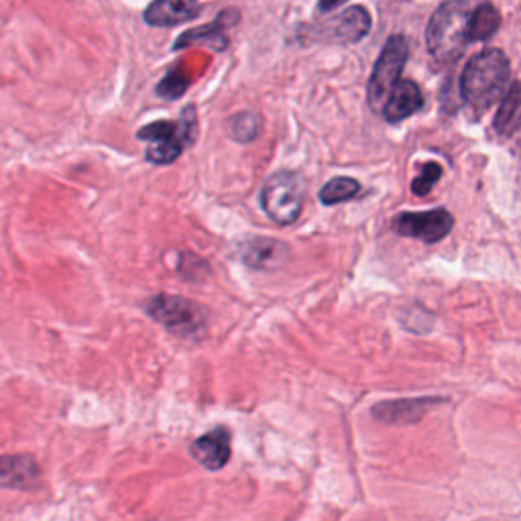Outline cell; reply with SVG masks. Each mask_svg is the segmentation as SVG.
I'll return each mask as SVG.
<instances>
[{"label":"cell","mask_w":521,"mask_h":521,"mask_svg":"<svg viewBox=\"0 0 521 521\" xmlns=\"http://www.w3.org/2000/svg\"><path fill=\"white\" fill-rule=\"evenodd\" d=\"M440 403H444L442 397H412V399L381 401L373 405V418L393 426L416 424Z\"/></svg>","instance_id":"obj_8"},{"label":"cell","mask_w":521,"mask_h":521,"mask_svg":"<svg viewBox=\"0 0 521 521\" xmlns=\"http://www.w3.org/2000/svg\"><path fill=\"white\" fill-rule=\"evenodd\" d=\"M422 106L424 98L418 84L412 80H399L385 102L383 114L387 123H401L416 114Z\"/></svg>","instance_id":"obj_14"},{"label":"cell","mask_w":521,"mask_h":521,"mask_svg":"<svg viewBox=\"0 0 521 521\" xmlns=\"http://www.w3.org/2000/svg\"><path fill=\"white\" fill-rule=\"evenodd\" d=\"M188 86H190V78L182 70H173L161 80V84L157 86V94L167 100H176L184 96Z\"/></svg>","instance_id":"obj_20"},{"label":"cell","mask_w":521,"mask_h":521,"mask_svg":"<svg viewBox=\"0 0 521 521\" xmlns=\"http://www.w3.org/2000/svg\"><path fill=\"white\" fill-rule=\"evenodd\" d=\"M442 178V167L438 163H426L420 176L414 180L412 184V192L416 196H428L432 192V188L438 184V180Z\"/></svg>","instance_id":"obj_21"},{"label":"cell","mask_w":521,"mask_h":521,"mask_svg":"<svg viewBox=\"0 0 521 521\" xmlns=\"http://www.w3.org/2000/svg\"><path fill=\"white\" fill-rule=\"evenodd\" d=\"M198 135V119L196 108H184L178 123L171 121H157L139 131V139L149 141L147 159L155 165H169L176 161L186 147L194 143Z\"/></svg>","instance_id":"obj_3"},{"label":"cell","mask_w":521,"mask_h":521,"mask_svg":"<svg viewBox=\"0 0 521 521\" xmlns=\"http://www.w3.org/2000/svg\"><path fill=\"white\" fill-rule=\"evenodd\" d=\"M346 0H320V11L322 13H328V11H334L338 9L340 5H344Z\"/></svg>","instance_id":"obj_22"},{"label":"cell","mask_w":521,"mask_h":521,"mask_svg":"<svg viewBox=\"0 0 521 521\" xmlns=\"http://www.w3.org/2000/svg\"><path fill=\"white\" fill-rule=\"evenodd\" d=\"M233 434H230L228 428L220 426L210 430L208 434L200 436L190 452L194 456V460H198L200 465L208 471H220L228 465L230 456H233Z\"/></svg>","instance_id":"obj_9"},{"label":"cell","mask_w":521,"mask_h":521,"mask_svg":"<svg viewBox=\"0 0 521 521\" xmlns=\"http://www.w3.org/2000/svg\"><path fill=\"white\" fill-rule=\"evenodd\" d=\"M200 13L198 0H153L145 11V23L153 27H176Z\"/></svg>","instance_id":"obj_13"},{"label":"cell","mask_w":521,"mask_h":521,"mask_svg":"<svg viewBox=\"0 0 521 521\" xmlns=\"http://www.w3.org/2000/svg\"><path fill=\"white\" fill-rule=\"evenodd\" d=\"M239 21V13L237 11H224L222 15H218V19L206 27H200V29H192L188 33H184L178 41H176V49H184L186 45H192L196 41H210L212 37H224L222 31L230 25H235Z\"/></svg>","instance_id":"obj_16"},{"label":"cell","mask_w":521,"mask_h":521,"mask_svg":"<svg viewBox=\"0 0 521 521\" xmlns=\"http://www.w3.org/2000/svg\"><path fill=\"white\" fill-rule=\"evenodd\" d=\"M509 60L499 49H485L467 64L460 78V92L477 108L493 106L509 82Z\"/></svg>","instance_id":"obj_1"},{"label":"cell","mask_w":521,"mask_h":521,"mask_svg":"<svg viewBox=\"0 0 521 521\" xmlns=\"http://www.w3.org/2000/svg\"><path fill=\"white\" fill-rule=\"evenodd\" d=\"M289 257L287 245L273 239H251L241 247V261L255 271H275Z\"/></svg>","instance_id":"obj_11"},{"label":"cell","mask_w":521,"mask_h":521,"mask_svg":"<svg viewBox=\"0 0 521 521\" xmlns=\"http://www.w3.org/2000/svg\"><path fill=\"white\" fill-rule=\"evenodd\" d=\"M493 127L503 137L513 135L521 127V84H513L505 94Z\"/></svg>","instance_id":"obj_15"},{"label":"cell","mask_w":521,"mask_h":521,"mask_svg":"<svg viewBox=\"0 0 521 521\" xmlns=\"http://www.w3.org/2000/svg\"><path fill=\"white\" fill-rule=\"evenodd\" d=\"M361 192V184L353 178H334L320 190V202L324 206H334L353 200Z\"/></svg>","instance_id":"obj_18"},{"label":"cell","mask_w":521,"mask_h":521,"mask_svg":"<svg viewBox=\"0 0 521 521\" xmlns=\"http://www.w3.org/2000/svg\"><path fill=\"white\" fill-rule=\"evenodd\" d=\"M369 31H371V15L363 7H351L342 11L324 27L326 37L338 43H357L365 39Z\"/></svg>","instance_id":"obj_12"},{"label":"cell","mask_w":521,"mask_h":521,"mask_svg":"<svg viewBox=\"0 0 521 521\" xmlns=\"http://www.w3.org/2000/svg\"><path fill=\"white\" fill-rule=\"evenodd\" d=\"M408 55L410 47L408 39L403 35H393L391 39H387L369 80V104L375 112H383L385 102L399 82L405 62H408Z\"/></svg>","instance_id":"obj_6"},{"label":"cell","mask_w":521,"mask_h":521,"mask_svg":"<svg viewBox=\"0 0 521 521\" xmlns=\"http://www.w3.org/2000/svg\"><path fill=\"white\" fill-rule=\"evenodd\" d=\"M261 208L279 226L294 224L304 208V184L298 173H273L261 190Z\"/></svg>","instance_id":"obj_4"},{"label":"cell","mask_w":521,"mask_h":521,"mask_svg":"<svg viewBox=\"0 0 521 521\" xmlns=\"http://www.w3.org/2000/svg\"><path fill=\"white\" fill-rule=\"evenodd\" d=\"M471 7L462 0H450L442 5L428 23L426 41L428 49L436 62L452 64L465 53L469 39V21H471Z\"/></svg>","instance_id":"obj_2"},{"label":"cell","mask_w":521,"mask_h":521,"mask_svg":"<svg viewBox=\"0 0 521 521\" xmlns=\"http://www.w3.org/2000/svg\"><path fill=\"white\" fill-rule=\"evenodd\" d=\"M230 137L239 143H251L261 131V117L255 112H239L228 123Z\"/></svg>","instance_id":"obj_19"},{"label":"cell","mask_w":521,"mask_h":521,"mask_svg":"<svg viewBox=\"0 0 521 521\" xmlns=\"http://www.w3.org/2000/svg\"><path fill=\"white\" fill-rule=\"evenodd\" d=\"M454 218L444 208H434L428 212H403L393 220L395 233L408 239H418L424 243H440L450 235Z\"/></svg>","instance_id":"obj_7"},{"label":"cell","mask_w":521,"mask_h":521,"mask_svg":"<svg viewBox=\"0 0 521 521\" xmlns=\"http://www.w3.org/2000/svg\"><path fill=\"white\" fill-rule=\"evenodd\" d=\"M501 25V15L491 5H481L473 11L469 21V39L471 41H487L495 35Z\"/></svg>","instance_id":"obj_17"},{"label":"cell","mask_w":521,"mask_h":521,"mask_svg":"<svg viewBox=\"0 0 521 521\" xmlns=\"http://www.w3.org/2000/svg\"><path fill=\"white\" fill-rule=\"evenodd\" d=\"M147 314L176 336H196L206 328V310L194 300L159 294L147 300Z\"/></svg>","instance_id":"obj_5"},{"label":"cell","mask_w":521,"mask_h":521,"mask_svg":"<svg viewBox=\"0 0 521 521\" xmlns=\"http://www.w3.org/2000/svg\"><path fill=\"white\" fill-rule=\"evenodd\" d=\"M41 469L31 454L0 456V487L5 489H33L39 485Z\"/></svg>","instance_id":"obj_10"}]
</instances>
